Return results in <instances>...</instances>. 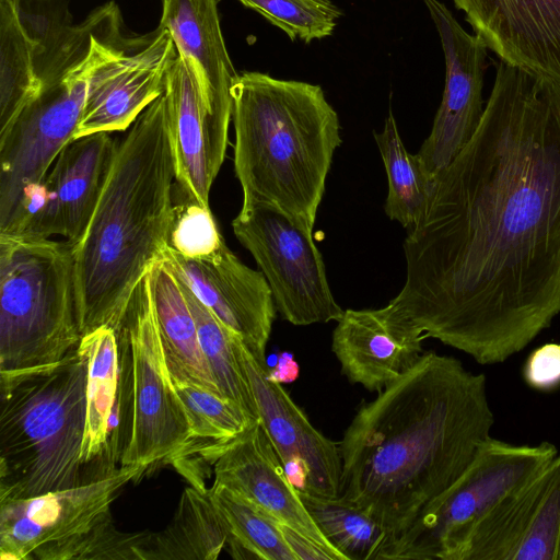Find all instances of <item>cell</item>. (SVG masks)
Listing matches in <instances>:
<instances>
[{
    "mask_svg": "<svg viewBox=\"0 0 560 560\" xmlns=\"http://www.w3.org/2000/svg\"><path fill=\"white\" fill-rule=\"evenodd\" d=\"M283 31L291 40L323 39L334 32L341 16L331 0H238Z\"/></svg>",
    "mask_w": 560,
    "mask_h": 560,
    "instance_id": "33",
    "label": "cell"
},
{
    "mask_svg": "<svg viewBox=\"0 0 560 560\" xmlns=\"http://www.w3.org/2000/svg\"><path fill=\"white\" fill-rule=\"evenodd\" d=\"M454 560H560V454L497 502Z\"/></svg>",
    "mask_w": 560,
    "mask_h": 560,
    "instance_id": "16",
    "label": "cell"
},
{
    "mask_svg": "<svg viewBox=\"0 0 560 560\" xmlns=\"http://www.w3.org/2000/svg\"><path fill=\"white\" fill-rule=\"evenodd\" d=\"M390 301L425 338L509 360L560 314V85L502 60L480 125L404 242Z\"/></svg>",
    "mask_w": 560,
    "mask_h": 560,
    "instance_id": "1",
    "label": "cell"
},
{
    "mask_svg": "<svg viewBox=\"0 0 560 560\" xmlns=\"http://www.w3.org/2000/svg\"><path fill=\"white\" fill-rule=\"evenodd\" d=\"M493 423L485 374L425 351L346 429L340 497L374 518L388 544L466 470Z\"/></svg>",
    "mask_w": 560,
    "mask_h": 560,
    "instance_id": "2",
    "label": "cell"
},
{
    "mask_svg": "<svg viewBox=\"0 0 560 560\" xmlns=\"http://www.w3.org/2000/svg\"><path fill=\"white\" fill-rule=\"evenodd\" d=\"M174 384L184 405L190 431L189 441L184 448L199 445L192 451L199 453L209 446L233 440L257 422L222 395L195 385Z\"/></svg>",
    "mask_w": 560,
    "mask_h": 560,
    "instance_id": "32",
    "label": "cell"
},
{
    "mask_svg": "<svg viewBox=\"0 0 560 560\" xmlns=\"http://www.w3.org/2000/svg\"><path fill=\"white\" fill-rule=\"evenodd\" d=\"M299 493L322 533L346 560H377L388 535L374 518L341 497Z\"/></svg>",
    "mask_w": 560,
    "mask_h": 560,
    "instance_id": "31",
    "label": "cell"
},
{
    "mask_svg": "<svg viewBox=\"0 0 560 560\" xmlns=\"http://www.w3.org/2000/svg\"><path fill=\"white\" fill-rule=\"evenodd\" d=\"M438 31L445 60V84L428 138L417 156L436 180L477 131L483 112L485 43L457 22L439 0H422Z\"/></svg>",
    "mask_w": 560,
    "mask_h": 560,
    "instance_id": "15",
    "label": "cell"
},
{
    "mask_svg": "<svg viewBox=\"0 0 560 560\" xmlns=\"http://www.w3.org/2000/svg\"><path fill=\"white\" fill-rule=\"evenodd\" d=\"M86 359L78 348L61 361L0 373V502L65 490L117 462L81 459Z\"/></svg>",
    "mask_w": 560,
    "mask_h": 560,
    "instance_id": "5",
    "label": "cell"
},
{
    "mask_svg": "<svg viewBox=\"0 0 560 560\" xmlns=\"http://www.w3.org/2000/svg\"><path fill=\"white\" fill-rule=\"evenodd\" d=\"M424 339L389 301L381 308L343 311L332 331L331 350L351 384L378 393L420 360Z\"/></svg>",
    "mask_w": 560,
    "mask_h": 560,
    "instance_id": "20",
    "label": "cell"
},
{
    "mask_svg": "<svg viewBox=\"0 0 560 560\" xmlns=\"http://www.w3.org/2000/svg\"><path fill=\"white\" fill-rule=\"evenodd\" d=\"M148 466H117L75 487L0 502L1 560L137 559L138 533L110 505Z\"/></svg>",
    "mask_w": 560,
    "mask_h": 560,
    "instance_id": "8",
    "label": "cell"
},
{
    "mask_svg": "<svg viewBox=\"0 0 560 560\" xmlns=\"http://www.w3.org/2000/svg\"><path fill=\"white\" fill-rule=\"evenodd\" d=\"M164 96L175 186L180 197L210 208V189L229 143L232 108L215 100L199 67L179 55L167 70Z\"/></svg>",
    "mask_w": 560,
    "mask_h": 560,
    "instance_id": "13",
    "label": "cell"
},
{
    "mask_svg": "<svg viewBox=\"0 0 560 560\" xmlns=\"http://www.w3.org/2000/svg\"><path fill=\"white\" fill-rule=\"evenodd\" d=\"M373 135L387 176L385 212L409 231L424 215L436 180L430 177L417 154L406 149L392 110L383 131Z\"/></svg>",
    "mask_w": 560,
    "mask_h": 560,
    "instance_id": "27",
    "label": "cell"
},
{
    "mask_svg": "<svg viewBox=\"0 0 560 560\" xmlns=\"http://www.w3.org/2000/svg\"><path fill=\"white\" fill-rule=\"evenodd\" d=\"M557 455L550 442L514 445L489 438L466 470L385 545L377 560H454L480 518Z\"/></svg>",
    "mask_w": 560,
    "mask_h": 560,
    "instance_id": "10",
    "label": "cell"
},
{
    "mask_svg": "<svg viewBox=\"0 0 560 560\" xmlns=\"http://www.w3.org/2000/svg\"><path fill=\"white\" fill-rule=\"evenodd\" d=\"M226 540L225 524L208 490L192 485L163 529L143 533L137 555L138 560H215Z\"/></svg>",
    "mask_w": 560,
    "mask_h": 560,
    "instance_id": "25",
    "label": "cell"
},
{
    "mask_svg": "<svg viewBox=\"0 0 560 560\" xmlns=\"http://www.w3.org/2000/svg\"><path fill=\"white\" fill-rule=\"evenodd\" d=\"M220 0H162L160 24L180 57L205 74L215 100L232 108V86L238 74L230 58L219 16Z\"/></svg>",
    "mask_w": 560,
    "mask_h": 560,
    "instance_id": "23",
    "label": "cell"
},
{
    "mask_svg": "<svg viewBox=\"0 0 560 560\" xmlns=\"http://www.w3.org/2000/svg\"><path fill=\"white\" fill-rule=\"evenodd\" d=\"M81 338L73 244L0 234V373L57 363Z\"/></svg>",
    "mask_w": 560,
    "mask_h": 560,
    "instance_id": "6",
    "label": "cell"
},
{
    "mask_svg": "<svg viewBox=\"0 0 560 560\" xmlns=\"http://www.w3.org/2000/svg\"><path fill=\"white\" fill-rule=\"evenodd\" d=\"M78 350L86 359L85 428L81 459L92 464L105 456L114 457L108 439L118 390L117 334L110 327H98L82 336Z\"/></svg>",
    "mask_w": 560,
    "mask_h": 560,
    "instance_id": "26",
    "label": "cell"
},
{
    "mask_svg": "<svg viewBox=\"0 0 560 560\" xmlns=\"http://www.w3.org/2000/svg\"><path fill=\"white\" fill-rule=\"evenodd\" d=\"M163 258L196 296L232 331L252 354L266 361V348L277 307L264 273L246 266L225 242L213 253L184 257L167 247Z\"/></svg>",
    "mask_w": 560,
    "mask_h": 560,
    "instance_id": "18",
    "label": "cell"
},
{
    "mask_svg": "<svg viewBox=\"0 0 560 560\" xmlns=\"http://www.w3.org/2000/svg\"><path fill=\"white\" fill-rule=\"evenodd\" d=\"M280 525L283 537L292 553L294 555L295 560H338L332 552L316 544L312 539L301 535L296 530L285 525Z\"/></svg>",
    "mask_w": 560,
    "mask_h": 560,
    "instance_id": "36",
    "label": "cell"
},
{
    "mask_svg": "<svg viewBox=\"0 0 560 560\" xmlns=\"http://www.w3.org/2000/svg\"><path fill=\"white\" fill-rule=\"evenodd\" d=\"M178 56L167 30L130 37L91 74L74 139L124 131L164 93L165 77Z\"/></svg>",
    "mask_w": 560,
    "mask_h": 560,
    "instance_id": "17",
    "label": "cell"
},
{
    "mask_svg": "<svg viewBox=\"0 0 560 560\" xmlns=\"http://www.w3.org/2000/svg\"><path fill=\"white\" fill-rule=\"evenodd\" d=\"M523 377L529 387L540 392L560 387V343H545L532 351L525 361Z\"/></svg>",
    "mask_w": 560,
    "mask_h": 560,
    "instance_id": "35",
    "label": "cell"
},
{
    "mask_svg": "<svg viewBox=\"0 0 560 560\" xmlns=\"http://www.w3.org/2000/svg\"><path fill=\"white\" fill-rule=\"evenodd\" d=\"M499 60L560 85V0H453Z\"/></svg>",
    "mask_w": 560,
    "mask_h": 560,
    "instance_id": "21",
    "label": "cell"
},
{
    "mask_svg": "<svg viewBox=\"0 0 560 560\" xmlns=\"http://www.w3.org/2000/svg\"><path fill=\"white\" fill-rule=\"evenodd\" d=\"M235 350L256 404L258 421L296 489L323 498H338L342 486L339 443L308 420L267 363L256 359L235 335Z\"/></svg>",
    "mask_w": 560,
    "mask_h": 560,
    "instance_id": "14",
    "label": "cell"
},
{
    "mask_svg": "<svg viewBox=\"0 0 560 560\" xmlns=\"http://www.w3.org/2000/svg\"><path fill=\"white\" fill-rule=\"evenodd\" d=\"M40 91L34 45L21 23L18 0H0V130Z\"/></svg>",
    "mask_w": 560,
    "mask_h": 560,
    "instance_id": "29",
    "label": "cell"
},
{
    "mask_svg": "<svg viewBox=\"0 0 560 560\" xmlns=\"http://www.w3.org/2000/svg\"><path fill=\"white\" fill-rule=\"evenodd\" d=\"M209 462L213 464L214 485L242 494L280 524L346 560L311 516L259 421L218 446Z\"/></svg>",
    "mask_w": 560,
    "mask_h": 560,
    "instance_id": "19",
    "label": "cell"
},
{
    "mask_svg": "<svg viewBox=\"0 0 560 560\" xmlns=\"http://www.w3.org/2000/svg\"><path fill=\"white\" fill-rule=\"evenodd\" d=\"M118 144L109 132L70 141L0 234L75 244L93 215Z\"/></svg>",
    "mask_w": 560,
    "mask_h": 560,
    "instance_id": "12",
    "label": "cell"
},
{
    "mask_svg": "<svg viewBox=\"0 0 560 560\" xmlns=\"http://www.w3.org/2000/svg\"><path fill=\"white\" fill-rule=\"evenodd\" d=\"M224 238L210 208L186 198L174 205V218L168 236V247L177 254L198 258L215 252Z\"/></svg>",
    "mask_w": 560,
    "mask_h": 560,
    "instance_id": "34",
    "label": "cell"
},
{
    "mask_svg": "<svg viewBox=\"0 0 560 560\" xmlns=\"http://www.w3.org/2000/svg\"><path fill=\"white\" fill-rule=\"evenodd\" d=\"M149 276L160 337L173 381L221 395L202 353L196 322L179 280L163 258L153 264Z\"/></svg>",
    "mask_w": 560,
    "mask_h": 560,
    "instance_id": "24",
    "label": "cell"
},
{
    "mask_svg": "<svg viewBox=\"0 0 560 560\" xmlns=\"http://www.w3.org/2000/svg\"><path fill=\"white\" fill-rule=\"evenodd\" d=\"M232 228L266 277L283 319L307 326L341 317L313 230L265 205L241 209Z\"/></svg>",
    "mask_w": 560,
    "mask_h": 560,
    "instance_id": "11",
    "label": "cell"
},
{
    "mask_svg": "<svg viewBox=\"0 0 560 560\" xmlns=\"http://www.w3.org/2000/svg\"><path fill=\"white\" fill-rule=\"evenodd\" d=\"M174 179L163 93L118 144L93 215L73 244L82 336L103 326L121 330L139 282L168 247Z\"/></svg>",
    "mask_w": 560,
    "mask_h": 560,
    "instance_id": "3",
    "label": "cell"
},
{
    "mask_svg": "<svg viewBox=\"0 0 560 560\" xmlns=\"http://www.w3.org/2000/svg\"><path fill=\"white\" fill-rule=\"evenodd\" d=\"M69 4L70 0H18L21 23L34 45L42 89L88 57L94 34L117 7L109 1L73 24Z\"/></svg>",
    "mask_w": 560,
    "mask_h": 560,
    "instance_id": "22",
    "label": "cell"
},
{
    "mask_svg": "<svg viewBox=\"0 0 560 560\" xmlns=\"http://www.w3.org/2000/svg\"><path fill=\"white\" fill-rule=\"evenodd\" d=\"M228 532L226 546L235 559L295 560L281 525L242 494L220 485L208 489Z\"/></svg>",
    "mask_w": 560,
    "mask_h": 560,
    "instance_id": "28",
    "label": "cell"
},
{
    "mask_svg": "<svg viewBox=\"0 0 560 560\" xmlns=\"http://www.w3.org/2000/svg\"><path fill=\"white\" fill-rule=\"evenodd\" d=\"M172 270L179 280L195 318L202 353L221 395L241 407L254 421H258L250 386L236 355L234 340L237 334L228 328L196 296L187 282Z\"/></svg>",
    "mask_w": 560,
    "mask_h": 560,
    "instance_id": "30",
    "label": "cell"
},
{
    "mask_svg": "<svg viewBox=\"0 0 560 560\" xmlns=\"http://www.w3.org/2000/svg\"><path fill=\"white\" fill-rule=\"evenodd\" d=\"M129 38L122 33L120 11L115 10L94 34L88 57L44 86L0 130V232L9 226L61 150L73 140L91 74Z\"/></svg>",
    "mask_w": 560,
    "mask_h": 560,
    "instance_id": "9",
    "label": "cell"
},
{
    "mask_svg": "<svg viewBox=\"0 0 560 560\" xmlns=\"http://www.w3.org/2000/svg\"><path fill=\"white\" fill-rule=\"evenodd\" d=\"M117 340L116 421L108 446L119 465L149 467L175 456L190 436L186 411L165 360L149 271L133 293Z\"/></svg>",
    "mask_w": 560,
    "mask_h": 560,
    "instance_id": "7",
    "label": "cell"
},
{
    "mask_svg": "<svg viewBox=\"0 0 560 560\" xmlns=\"http://www.w3.org/2000/svg\"><path fill=\"white\" fill-rule=\"evenodd\" d=\"M231 94L241 209L273 207L313 230L341 143L337 112L319 85L258 71L240 73Z\"/></svg>",
    "mask_w": 560,
    "mask_h": 560,
    "instance_id": "4",
    "label": "cell"
}]
</instances>
